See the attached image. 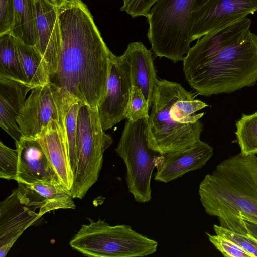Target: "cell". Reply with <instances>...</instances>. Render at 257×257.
Listing matches in <instances>:
<instances>
[{"instance_id": "1", "label": "cell", "mask_w": 257, "mask_h": 257, "mask_svg": "<svg viewBox=\"0 0 257 257\" xmlns=\"http://www.w3.org/2000/svg\"><path fill=\"white\" fill-rule=\"evenodd\" d=\"M58 12L61 48L49 82L97 108L105 92L111 51L82 0H67Z\"/></svg>"}, {"instance_id": "2", "label": "cell", "mask_w": 257, "mask_h": 257, "mask_svg": "<svg viewBox=\"0 0 257 257\" xmlns=\"http://www.w3.org/2000/svg\"><path fill=\"white\" fill-rule=\"evenodd\" d=\"M195 96L179 83L158 80L148 121V142L152 149L165 155L200 140L203 124L199 120L204 113L196 112L208 105L194 99Z\"/></svg>"}, {"instance_id": "3", "label": "cell", "mask_w": 257, "mask_h": 257, "mask_svg": "<svg viewBox=\"0 0 257 257\" xmlns=\"http://www.w3.org/2000/svg\"><path fill=\"white\" fill-rule=\"evenodd\" d=\"M198 193L210 216H242L257 221V156L240 152L223 160L205 176Z\"/></svg>"}, {"instance_id": "4", "label": "cell", "mask_w": 257, "mask_h": 257, "mask_svg": "<svg viewBox=\"0 0 257 257\" xmlns=\"http://www.w3.org/2000/svg\"><path fill=\"white\" fill-rule=\"evenodd\" d=\"M185 79L199 95L230 93L257 82V36L250 32L201 62L183 65Z\"/></svg>"}, {"instance_id": "5", "label": "cell", "mask_w": 257, "mask_h": 257, "mask_svg": "<svg viewBox=\"0 0 257 257\" xmlns=\"http://www.w3.org/2000/svg\"><path fill=\"white\" fill-rule=\"evenodd\" d=\"M208 0H159L146 17L147 36L156 56L174 63L183 61L191 49L192 13Z\"/></svg>"}, {"instance_id": "6", "label": "cell", "mask_w": 257, "mask_h": 257, "mask_svg": "<svg viewBox=\"0 0 257 257\" xmlns=\"http://www.w3.org/2000/svg\"><path fill=\"white\" fill-rule=\"evenodd\" d=\"M70 240L71 247L90 257H143L157 250L158 242L130 225L112 226L104 220L89 219Z\"/></svg>"}, {"instance_id": "7", "label": "cell", "mask_w": 257, "mask_h": 257, "mask_svg": "<svg viewBox=\"0 0 257 257\" xmlns=\"http://www.w3.org/2000/svg\"><path fill=\"white\" fill-rule=\"evenodd\" d=\"M148 121V118L134 122L127 120L115 149L126 167L128 192L135 201L141 203L152 200V173L158 163H162L164 156L149 146Z\"/></svg>"}, {"instance_id": "8", "label": "cell", "mask_w": 257, "mask_h": 257, "mask_svg": "<svg viewBox=\"0 0 257 257\" xmlns=\"http://www.w3.org/2000/svg\"><path fill=\"white\" fill-rule=\"evenodd\" d=\"M113 142L103 130L97 108L83 103L77 120V165L71 192L82 199L97 182L101 170L103 154Z\"/></svg>"}, {"instance_id": "9", "label": "cell", "mask_w": 257, "mask_h": 257, "mask_svg": "<svg viewBox=\"0 0 257 257\" xmlns=\"http://www.w3.org/2000/svg\"><path fill=\"white\" fill-rule=\"evenodd\" d=\"M76 101L50 82L33 88L17 118L22 136L38 138L52 120L65 124L69 109Z\"/></svg>"}, {"instance_id": "10", "label": "cell", "mask_w": 257, "mask_h": 257, "mask_svg": "<svg viewBox=\"0 0 257 257\" xmlns=\"http://www.w3.org/2000/svg\"><path fill=\"white\" fill-rule=\"evenodd\" d=\"M18 183L0 204L1 257H5L22 233L46 213L45 199L27 185Z\"/></svg>"}, {"instance_id": "11", "label": "cell", "mask_w": 257, "mask_h": 257, "mask_svg": "<svg viewBox=\"0 0 257 257\" xmlns=\"http://www.w3.org/2000/svg\"><path fill=\"white\" fill-rule=\"evenodd\" d=\"M132 86L130 66L125 57L111 52L105 92L97 107L104 131L125 118Z\"/></svg>"}, {"instance_id": "12", "label": "cell", "mask_w": 257, "mask_h": 257, "mask_svg": "<svg viewBox=\"0 0 257 257\" xmlns=\"http://www.w3.org/2000/svg\"><path fill=\"white\" fill-rule=\"evenodd\" d=\"M257 11V0H208L192 15V42Z\"/></svg>"}, {"instance_id": "13", "label": "cell", "mask_w": 257, "mask_h": 257, "mask_svg": "<svg viewBox=\"0 0 257 257\" xmlns=\"http://www.w3.org/2000/svg\"><path fill=\"white\" fill-rule=\"evenodd\" d=\"M36 44L46 62L50 76L56 72L61 48L58 7L49 0H34Z\"/></svg>"}, {"instance_id": "14", "label": "cell", "mask_w": 257, "mask_h": 257, "mask_svg": "<svg viewBox=\"0 0 257 257\" xmlns=\"http://www.w3.org/2000/svg\"><path fill=\"white\" fill-rule=\"evenodd\" d=\"M15 144L19 156L18 183L29 185L47 181L61 184L38 138L22 136Z\"/></svg>"}, {"instance_id": "15", "label": "cell", "mask_w": 257, "mask_h": 257, "mask_svg": "<svg viewBox=\"0 0 257 257\" xmlns=\"http://www.w3.org/2000/svg\"><path fill=\"white\" fill-rule=\"evenodd\" d=\"M251 21L247 17L209 32L199 39L183 61V65L195 64L205 60L225 46L247 36Z\"/></svg>"}, {"instance_id": "16", "label": "cell", "mask_w": 257, "mask_h": 257, "mask_svg": "<svg viewBox=\"0 0 257 257\" xmlns=\"http://www.w3.org/2000/svg\"><path fill=\"white\" fill-rule=\"evenodd\" d=\"M213 154V148L200 140L190 147L165 154L154 179L166 183L190 171L201 169Z\"/></svg>"}, {"instance_id": "17", "label": "cell", "mask_w": 257, "mask_h": 257, "mask_svg": "<svg viewBox=\"0 0 257 257\" xmlns=\"http://www.w3.org/2000/svg\"><path fill=\"white\" fill-rule=\"evenodd\" d=\"M65 126L66 123L52 120L42 130L38 138L61 185L71 191L74 174L69 161Z\"/></svg>"}, {"instance_id": "18", "label": "cell", "mask_w": 257, "mask_h": 257, "mask_svg": "<svg viewBox=\"0 0 257 257\" xmlns=\"http://www.w3.org/2000/svg\"><path fill=\"white\" fill-rule=\"evenodd\" d=\"M123 55L130 66L132 86L142 91L150 108L158 80L152 50L148 49L142 42H132Z\"/></svg>"}, {"instance_id": "19", "label": "cell", "mask_w": 257, "mask_h": 257, "mask_svg": "<svg viewBox=\"0 0 257 257\" xmlns=\"http://www.w3.org/2000/svg\"><path fill=\"white\" fill-rule=\"evenodd\" d=\"M32 89L27 84L0 78V126L15 142L22 137L17 118Z\"/></svg>"}, {"instance_id": "20", "label": "cell", "mask_w": 257, "mask_h": 257, "mask_svg": "<svg viewBox=\"0 0 257 257\" xmlns=\"http://www.w3.org/2000/svg\"><path fill=\"white\" fill-rule=\"evenodd\" d=\"M19 57L27 79L33 88L49 82L50 74L47 64L35 46L15 37Z\"/></svg>"}, {"instance_id": "21", "label": "cell", "mask_w": 257, "mask_h": 257, "mask_svg": "<svg viewBox=\"0 0 257 257\" xmlns=\"http://www.w3.org/2000/svg\"><path fill=\"white\" fill-rule=\"evenodd\" d=\"M14 22L11 34L25 43L35 46L34 0H13Z\"/></svg>"}, {"instance_id": "22", "label": "cell", "mask_w": 257, "mask_h": 257, "mask_svg": "<svg viewBox=\"0 0 257 257\" xmlns=\"http://www.w3.org/2000/svg\"><path fill=\"white\" fill-rule=\"evenodd\" d=\"M0 78L28 84L19 57L15 37L9 34L0 35Z\"/></svg>"}, {"instance_id": "23", "label": "cell", "mask_w": 257, "mask_h": 257, "mask_svg": "<svg viewBox=\"0 0 257 257\" xmlns=\"http://www.w3.org/2000/svg\"><path fill=\"white\" fill-rule=\"evenodd\" d=\"M27 185L45 199L46 213L54 210L76 208L71 191L60 183L39 181Z\"/></svg>"}, {"instance_id": "24", "label": "cell", "mask_w": 257, "mask_h": 257, "mask_svg": "<svg viewBox=\"0 0 257 257\" xmlns=\"http://www.w3.org/2000/svg\"><path fill=\"white\" fill-rule=\"evenodd\" d=\"M235 125V134L240 152L245 155L257 154V112L243 114Z\"/></svg>"}, {"instance_id": "25", "label": "cell", "mask_w": 257, "mask_h": 257, "mask_svg": "<svg viewBox=\"0 0 257 257\" xmlns=\"http://www.w3.org/2000/svg\"><path fill=\"white\" fill-rule=\"evenodd\" d=\"M83 104L76 101L71 106L66 119V136L69 161L72 172L75 174L77 165V120L79 109Z\"/></svg>"}, {"instance_id": "26", "label": "cell", "mask_w": 257, "mask_h": 257, "mask_svg": "<svg viewBox=\"0 0 257 257\" xmlns=\"http://www.w3.org/2000/svg\"><path fill=\"white\" fill-rule=\"evenodd\" d=\"M148 103L142 91L137 87L132 86L126 106L125 117L131 121L149 118Z\"/></svg>"}, {"instance_id": "27", "label": "cell", "mask_w": 257, "mask_h": 257, "mask_svg": "<svg viewBox=\"0 0 257 257\" xmlns=\"http://www.w3.org/2000/svg\"><path fill=\"white\" fill-rule=\"evenodd\" d=\"M213 229L215 234L230 240L251 257H257V239L253 236L235 232L220 225L214 224Z\"/></svg>"}, {"instance_id": "28", "label": "cell", "mask_w": 257, "mask_h": 257, "mask_svg": "<svg viewBox=\"0 0 257 257\" xmlns=\"http://www.w3.org/2000/svg\"><path fill=\"white\" fill-rule=\"evenodd\" d=\"M18 152L0 142V177L7 180L17 179L18 168Z\"/></svg>"}, {"instance_id": "29", "label": "cell", "mask_w": 257, "mask_h": 257, "mask_svg": "<svg viewBox=\"0 0 257 257\" xmlns=\"http://www.w3.org/2000/svg\"><path fill=\"white\" fill-rule=\"evenodd\" d=\"M218 219L220 226L238 233L251 235L257 239V221L233 215L222 216Z\"/></svg>"}, {"instance_id": "30", "label": "cell", "mask_w": 257, "mask_h": 257, "mask_svg": "<svg viewBox=\"0 0 257 257\" xmlns=\"http://www.w3.org/2000/svg\"><path fill=\"white\" fill-rule=\"evenodd\" d=\"M209 241L224 256L228 257H251L234 243L226 238L215 234L212 235L206 232Z\"/></svg>"}, {"instance_id": "31", "label": "cell", "mask_w": 257, "mask_h": 257, "mask_svg": "<svg viewBox=\"0 0 257 257\" xmlns=\"http://www.w3.org/2000/svg\"><path fill=\"white\" fill-rule=\"evenodd\" d=\"M159 0H123L120 8L132 18L147 17L153 6Z\"/></svg>"}, {"instance_id": "32", "label": "cell", "mask_w": 257, "mask_h": 257, "mask_svg": "<svg viewBox=\"0 0 257 257\" xmlns=\"http://www.w3.org/2000/svg\"><path fill=\"white\" fill-rule=\"evenodd\" d=\"M13 22V0H0V35L11 34Z\"/></svg>"}, {"instance_id": "33", "label": "cell", "mask_w": 257, "mask_h": 257, "mask_svg": "<svg viewBox=\"0 0 257 257\" xmlns=\"http://www.w3.org/2000/svg\"><path fill=\"white\" fill-rule=\"evenodd\" d=\"M57 7L62 6L67 0H49Z\"/></svg>"}]
</instances>
